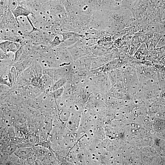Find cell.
Returning a JSON list of instances; mask_svg holds the SVG:
<instances>
[{
  "label": "cell",
  "instance_id": "obj_1",
  "mask_svg": "<svg viewBox=\"0 0 165 165\" xmlns=\"http://www.w3.org/2000/svg\"><path fill=\"white\" fill-rule=\"evenodd\" d=\"M67 50L74 61L81 57L92 55L90 47L84 43L80 40L67 48Z\"/></svg>",
  "mask_w": 165,
  "mask_h": 165
},
{
  "label": "cell",
  "instance_id": "obj_2",
  "mask_svg": "<svg viewBox=\"0 0 165 165\" xmlns=\"http://www.w3.org/2000/svg\"><path fill=\"white\" fill-rule=\"evenodd\" d=\"M92 55L84 56L74 61L73 64L74 71L79 70H90L93 58Z\"/></svg>",
  "mask_w": 165,
  "mask_h": 165
},
{
  "label": "cell",
  "instance_id": "obj_7",
  "mask_svg": "<svg viewBox=\"0 0 165 165\" xmlns=\"http://www.w3.org/2000/svg\"><path fill=\"white\" fill-rule=\"evenodd\" d=\"M138 52L143 55H147L148 54L147 45L144 43H141Z\"/></svg>",
  "mask_w": 165,
  "mask_h": 165
},
{
  "label": "cell",
  "instance_id": "obj_3",
  "mask_svg": "<svg viewBox=\"0 0 165 165\" xmlns=\"http://www.w3.org/2000/svg\"><path fill=\"white\" fill-rule=\"evenodd\" d=\"M20 48V45L17 43L6 41L1 44V50L5 54L16 52Z\"/></svg>",
  "mask_w": 165,
  "mask_h": 165
},
{
  "label": "cell",
  "instance_id": "obj_5",
  "mask_svg": "<svg viewBox=\"0 0 165 165\" xmlns=\"http://www.w3.org/2000/svg\"><path fill=\"white\" fill-rule=\"evenodd\" d=\"M160 38V36L159 34L157 33L154 34L149 45V49L151 51L154 49L156 47Z\"/></svg>",
  "mask_w": 165,
  "mask_h": 165
},
{
  "label": "cell",
  "instance_id": "obj_4",
  "mask_svg": "<svg viewBox=\"0 0 165 165\" xmlns=\"http://www.w3.org/2000/svg\"><path fill=\"white\" fill-rule=\"evenodd\" d=\"M139 37L134 36L132 40L130 53L133 55L138 50L141 45Z\"/></svg>",
  "mask_w": 165,
  "mask_h": 165
},
{
  "label": "cell",
  "instance_id": "obj_6",
  "mask_svg": "<svg viewBox=\"0 0 165 165\" xmlns=\"http://www.w3.org/2000/svg\"><path fill=\"white\" fill-rule=\"evenodd\" d=\"M30 13L28 11L22 8H18L15 11L14 14L17 18L19 16H27L30 14Z\"/></svg>",
  "mask_w": 165,
  "mask_h": 165
},
{
  "label": "cell",
  "instance_id": "obj_8",
  "mask_svg": "<svg viewBox=\"0 0 165 165\" xmlns=\"http://www.w3.org/2000/svg\"><path fill=\"white\" fill-rule=\"evenodd\" d=\"M66 82V80L62 79L57 81L55 84L54 86V89L56 90L58 88H61L62 86Z\"/></svg>",
  "mask_w": 165,
  "mask_h": 165
}]
</instances>
